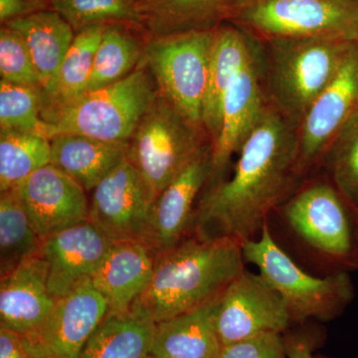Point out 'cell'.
<instances>
[{"label":"cell","mask_w":358,"mask_h":358,"mask_svg":"<svg viewBox=\"0 0 358 358\" xmlns=\"http://www.w3.org/2000/svg\"><path fill=\"white\" fill-rule=\"evenodd\" d=\"M238 155L232 176L207 186L200 196L192 235L241 245L255 239L303 178L298 129L270 103Z\"/></svg>","instance_id":"6da1fadb"},{"label":"cell","mask_w":358,"mask_h":358,"mask_svg":"<svg viewBox=\"0 0 358 358\" xmlns=\"http://www.w3.org/2000/svg\"><path fill=\"white\" fill-rule=\"evenodd\" d=\"M245 262L242 245L234 240L189 235L155 255L152 281L131 310L157 324L219 300Z\"/></svg>","instance_id":"7a4b0ae2"},{"label":"cell","mask_w":358,"mask_h":358,"mask_svg":"<svg viewBox=\"0 0 358 358\" xmlns=\"http://www.w3.org/2000/svg\"><path fill=\"white\" fill-rule=\"evenodd\" d=\"M265 41L263 78L268 103L298 129L355 42L324 38Z\"/></svg>","instance_id":"3957f363"},{"label":"cell","mask_w":358,"mask_h":358,"mask_svg":"<svg viewBox=\"0 0 358 358\" xmlns=\"http://www.w3.org/2000/svg\"><path fill=\"white\" fill-rule=\"evenodd\" d=\"M159 91L143 66L121 81L87 92L64 107L44 115L49 140L77 134L107 141H129Z\"/></svg>","instance_id":"277c9868"},{"label":"cell","mask_w":358,"mask_h":358,"mask_svg":"<svg viewBox=\"0 0 358 358\" xmlns=\"http://www.w3.org/2000/svg\"><path fill=\"white\" fill-rule=\"evenodd\" d=\"M242 250L245 261L256 266L282 296L292 322L333 320L355 299V286L348 271L324 278L308 274L275 241L268 222L259 237L242 245Z\"/></svg>","instance_id":"5b68a950"},{"label":"cell","mask_w":358,"mask_h":358,"mask_svg":"<svg viewBox=\"0 0 358 358\" xmlns=\"http://www.w3.org/2000/svg\"><path fill=\"white\" fill-rule=\"evenodd\" d=\"M209 148L211 143L204 129L159 94L129 141L127 159L138 169L157 199Z\"/></svg>","instance_id":"8992f818"},{"label":"cell","mask_w":358,"mask_h":358,"mask_svg":"<svg viewBox=\"0 0 358 358\" xmlns=\"http://www.w3.org/2000/svg\"><path fill=\"white\" fill-rule=\"evenodd\" d=\"M279 210L315 254L341 271L358 268V213L327 176L299 187Z\"/></svg>","instance_id":"52a82bcc"},{"label":"cell","mask_w":358,"mask_h":358,"mask_svg":"<svg viewBox=\"0 0 358 358\" xmlns=\"http://www.w3.org/2000/svg\"><path fill=\"white\" fill-rule=\"evenodd\" d=\"M232 23L264 40L358 42V0H248Z\"/></svg>","instance_id":"ba28073f"},{"label":"cell","mask_w":358,"mask_h":358,"mask_svg":"<svg viewBox=\"0 0 358 358\" xmlns=\"http://www.w3.org/2000/svg\"><path fill=\"white\" fill-rule=\"evenodd\" d=\"M214 31L148 38L140 66L154 77L159 94L202 127V109Z\"/></svg>","instance_id":"9c48e42d"},{"label":"cell","mask_w":358,"mask_h":358,"mask_svg":"<svg viewBox=\"0 0 358 358\" xmlns=\"http://www.w3.org/2000/svg\"><path fill=\"white\" fill-rule=\"evenodd\" d=\"M155 199L147 181L126 159L92 192L89 221L113 243L136 241L148 246Z\"/></svg>","instance_id":"30bf717a"},{"label":"cell","mask_w":358,"mask_h":358,"mask_svg":"<svg viewBox=\"0 0 358 358\" xmlns=\"http://www.w3.org/2000/svg\"><path fill=\"white\" fill-rule=\"evenodd\" d=\"M291 324L282 296L262 275L247 268L219 301L216 327L222 346L263 334H284Z\"/></svg>","instance_id":"8fae6325"},{"label":"cell","mask_w":358,"mask_h":358,"mask_svg":"<svg viewBox=\"0 0 358 358\" xmlns=\"http://www.w3.org/2000/svg\"><path fill=\"white\" fill-rule=\"evenodd\" d=\"M358 112V42L350 47L333 81L320 94L298 128L301 178L324 159L339 129Z\"/></svg>","instance_id":"7c38bea8"},{"label":"cell","mask_w":358,"mask_h":358,"mask_svg":"<svg viewBox=\"0 0 358 358\" xmlns=\"http://www.w3.org/2000/svg\"><path fill=\"white\" fill-rule=\"evenodd\" d=\"M261 55L258 47L226 94L220 131L211 145V174L207 186L225 178L233 155L240 152L267 109Z\"/></svg>","instance_id":"4fadbf2b"},{"label":"cell","mask_w":358,"mask_h":358,"mask_svg":"<svg viewBox=\"0 0 358 358\" xmlns=\"http://www.w3.org/2000/svg\"><path fill=\"white\" fill-rule=\"evenodd\" d=\"M109 305L91 282L58 299L50 317L38 333L24 338L34 358H77Z\"/></svg>","instance_id":"5bb4252c"},{"label":"cell","mask_w":358,"mask_h":358,"mask_svg":"<svg viewBox=\"0 0 358 358\" xmlns=\"http://www.w3.org/2000/svg\"><path fill=\"white\" fill-rule=\"evenodd\" d=\"M113 244L89 220L46 238L41 256L52 296L58 300L91 282Z\"/></svg>","instance_id":"9a60e30c"},{"label":"cell","mask_w":358,"mask_h":358,"mask_svg":"<svg viewBox=\"0 0 358 358\" xmlns=\"http://www.w3.org/2000/svg\"><path fill=\"white\" fill-rule=\"evenodd\" d=\"M15 189L35 229L44 240L89 220L87 192L51 164L28 176Z\"/></svg>","instance_id":"2e32d148"},{"label":"cell","mask_w":358,"mask_h":358,"mask_svg":"<svg viewBox=\"0 0 358 358\" xmlns=\"http://www.w3.org/2000/svg\"><path fill=\"white\" fill-rule=\"evenodd\" d=\"M211 174V148L193 160L155 199L148 246L155 255L192 235L197 204Z\"/></svg>","instance_id":"e0dca14e"},{"label":"cell","mask_w":358,"mask_h":358,"mask_svg":"<svg viewBox=\"0 0 358 358\" xmlns=\"http://www.w3.org/2000/svg\"><path fill=\"white\" fill-rule=\"evenodd\" d=\"M43 257L28 259L0 280V327L31 338L55 308Z\"/></svg>","instance_id":"ac0fdd59"},{"label":"cell","mask_w":358,"mask_h":358,"mask_svg":"<svg viewBox=\"0 0 358 358\" xmlns=\"http://www.w3.org/2000/svg\"><path fill=\"white\" fill-rule=\"evenodd\" d=\"M248 0H143L141 27L148 38L214 31L232 23Z\"/></svg>","instance_id":"d6986e66"},{"label":"cell","mask_w":358,"mask_h":358,"mask_svg":"<svg viewBox=\"0 0 358 358\" xmlns=\"http://www.w3.org/2000/svg\"><path fill=\"white\" fill-rule=\"evenodd\" d=\"M257 48L250 32L234 23L215 30L202 109V126L211 145L220 131L226 94Z\"/></svg>","instance_id":"ffe728a7"},{"label":"cell","mask_w":358,"mask_h":358,"mask_svg":"<svg viewBox=\"0 0 358 358\" xmlns=\"http://www.w3.org/2000/svg\"><path fill=\"white\" fill-rule=\"evenodd\" d=\"M155 253L141 242L113 244L91 284L103 294L109 313H126L148 288L154 275Z\"/></svg>","instance_id":"44dd1931"},{"label":"cell","mask_w":358,"mask_h":358,"mask_svg":"<svg viewBox=\"0 0 358 358\" xmlns=\"http://www.w3.org/2000/svg\"><path fill=\"white\" fill-rule=\"evenodd\" d=\"M52 166L92 192L128 157L129 141H107L77 134L51 138Z\"/></svg>","instance_id":"7402d4cb"},{"label":"cell","mask_w":358,"mask_h":358,"mask_svg":"<svg viewBox=\"0 0 358 358\" xmlns=\"http://www.w3.org/2000/svg\"><path fill=\"white\" fill-rule=\"evenodd\" d=\"M220 299L155 324L150 355L159 358H219L222 345L216 313Z\"/></svg>","instance_id":"603a6c76"},{"label":"cell","mask_w":358,"mask_h":358,"mask_svg":"<svg viewBox=\"0 0 358 358\" xmlns=\"http://www.w3.org/2000/svg\"><path fill=\"white\" fill-rule=\"evenodd\" d=\"M24 39L38 72L42 89L47 88L75 38L74 29L52 9L35 11L6 23Z\"/></svg>","instance_id":"cb8c5ba5"},{"label":"cell","mask_w":358,"mask_h":358,"mask_svg":"<svg viewBox=\"0 0 358 358\" xmlns=\"http://www.w3.org/2000/svg\"><path fill=\"white\" fill-rule=\"evenodd\" d=\"M155 331V322L140 313H108L77 358H145Z\"/></svg>","instance_id":"d4e9b609"},{"label":"cell","mask_w":358,"mask_h":358,"mask_svg":"<svg viewBox=\"0 0 358 358\" xmlns=\"http://www.w3.org/2000/svg\"><path fill=\"white\" fill-rule=\"evenodd\" d=\"M106 25H94L77 32L53 81L42 89L41 117L64 107L88 88L94 59Z\"/></svg>","instance_id":"484cf974"},{"label":"cell","mask_w":358,"mask_h":358,"mask_svg":"<svg viewBox=\"0 0 358 358\" xmlns=\"http://www.w3.org/2000/svg\"><path fill=\"white\" fill-rule=\"evenodd\" d=\"M147 39L145 32L134 26L106 25L87 92L110 86L133 73L140 65Z\"/></svg>","instance_id":"4316f807"},{"label":"cell","mask_w":358,"mask_h":358,"mask_svg":"<svg viewBox=\"0 0 358 358\" xmlns=\"http://www.w3.org/2000/svg\"><path fill=\"white\" fill-rule=\"evenodd\" d=\"M0 278L41 254L44 239L35 229L15 188L0 192Z\"/></svg>","instance_id":"83f0119b"},{"label":"cell","mask_w":358,"mask_h":358,"mask_svg":"<svg viewBox=\"0 0 358 358\" xmlns=\"http://www.w3.org/2000/svg\"><path fill=\"white\" fill-rule=\"evenodd\" d=\"M51 160V141L37 133L0 129V192L14 189Z\"/></svg>","instance_id":"f1b7e54d"},{"label":"cell","mask_w":358,"mask_h":358,"mask_svg":"<svg viewBox=\"0 0 358 358\" xmlns=\"http://www.w3.org/2000/svg\"><path fill=\"white\" fill-rule=\"evenodd\" d=\"M322 164L327 178L358 213V112L334 136Z\"/></svg>","instance_id":"f546056e"},{"label":"cell","mask_w":358,"mask_h":358,"mask_svg":"<svg viewBox=\"0 0 358 358\" xmlns=\"http://www.w3.org/2000/svg\"><path fill=\"white\" fill-rule=\"evenodd\" d=\"M49 9L60 14L75 33L90 26L113 23L143 30L136 0H51Z\"/></svg>","instance_id":"4dcf8cb0"},{"label":"cell","mask_w":358,"mask_h":358,"mask_svg":"<svg viewBox=\"0 0 358 358\" xmlns=\"http://www.w3.org/2000/svg\"><path fill=\"white\" fill-rule=\"evenodd\" d=\"M42 89L0 80V129L37 133L46 136L41 117Z\"/></svg>","instance_id":"1f68e13d"},{"label":"cell","mask_w":358,"mask_h":358,"mask_svg":"<svg viewBox=\"0 0 358 358\" xmlns=\"http://www.w3.org/2000/svg\"><path fill=\"white\" fill-rule=\"evenodd\" d=\"M0 77L9 83L42 89L38 72L24 39L6 25L0 28Z\"/></svg>","instance_id":"d6a6232c"},{"label":"cell","mask_w":358,"mask_h":358,"mask_svg":"<svg viewBox=\"0 0 358 358\" xmlns=\"http://www.w3.org/2000/svg\"><path fill=\"white\" fill-rule=\"evenodd\" d=\"M219 358H289L282 334L267 333L222 346Z\"/></svg>","instance_id":"836d02e7"},{"label":"cell","mask_w":358,"mask_h":358,"mask_svg":"<svg viewBox=\"0 0 358 358\" xmlns=\"http://www.w3.org/2000/svg\"><path fill=\"white\" fill-rule=\"evenodd\" d=\"M0 358H34L20 334L0 327Z\"/></svg>","instance_id":"e575fe53"},{"label":"cell","mask_w":358,"mask_h":358,"mask_svg":"<svg viewBox=\"0 0 358 358\" xmlns=\"http://www.w3.org/2000/svg\"><path fill=\"white\" fill-rule=\"evenodd\" d=\"M38 10L40 9L28 0H0V23L6 25L10 21Z\"/></svg>","instance_id":"d590c367"},{"label":"cell","mask_w":358,"mask_h":358,"mask_svg":"<svg viewBox=\"0 0 358 358\" xmlns=\"http://www.w3.org/2000/svg\"><path fill=\"white\" fill-rule=\"evenodd\" d=\"M284 341L289 358H313V343L308 336L288 334Z\"/></svg>","instance_id":"8d00e7d4"},{"label":"cell","mask_w":358,"mask_h":358,"mask_svg":"<svg viewBox=\"0 0 358 358\" xmlns=\"http://www.w3.org/2000/svg\"><path fill=\"white\" fill-rule=\"evenodd\" d=\"M28 1L31 2L33 6H36L40 10L50 8L51 0H28Z\"/></svg>","instance_id":"74e56055"},{"label":"cell","mask_w":358,"mask_h":358,"mask_svg":"<svg viewBox=\"0 0 358 358\" xmlns=\"http://www.w3.org/2000/svg\"><path fill=\"white\" fill-rule=\"evenodd\" d=\"M313 358H327V357H324V355H317V357H313Z\"/></svg>","instance_id":"f35d334b"},{"label":"cell","mask_w":358,"mask_h":358,"mask_svg":"<svg viewBox=\"0 0 358 358\" xmlns=\"http://www.w3.org/2000/svg\"><path fill=\"white\" fill-rule=\"evenodd\" d=\"M145 358H159V357H154V355H148V357Z\"/></svg>","instance_id":"ab89813d"},{"label":"cell","mask_w":358,"mask_h":358,"mask_svg":"<svg viewBox=\"0 0 358 358\" xmlns=\"http://www.w3.org/2000/svg\"><path fill=\"white\" fill-rule=\"evenodd\" d=\"M136 1L141 2L143 1V0H136Z\"/></svg>","instance_id":"60d3db41"}]
</instances>
